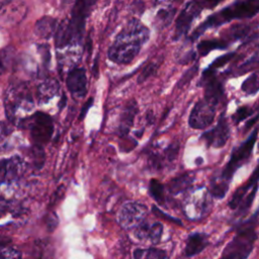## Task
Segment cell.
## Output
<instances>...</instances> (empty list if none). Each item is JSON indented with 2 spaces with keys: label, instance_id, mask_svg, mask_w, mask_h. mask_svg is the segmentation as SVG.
<instances>
[{
  "label": "cell",
  "instance_id": "1",
  "mask_svg": "<svg viewBox=\"0 0 259 259\" xmlns=\"http://www.w3.org/2000/svg\"><path fill=\"white\" fill-rule=\"evenodd\" d=\"M150 31L139 19L130 20L109 50V58L117 64L131 63L149 40Z\"/></svg>",
  "mask_w": 259,
  "mask_h": 259
},
{
  "label": "cell",
  "instance_id": "2",
  "mask_svg": "<svg viewBox=\"0 0 259 259\" xmlns=\"http://www.w3.org/2000/svg\"><path fill=\"white\" fill-rule=\"evenodd\" d=\"M96 1L97 0H75L70 19L63 21L56 31L55 44L58 49L78 45L81 42L86 18Z\"/></svg>",
  "mask_w": 259,
  "mask_h": 259
},
{
  "label": "cell",
  "instance_id": "3",
  "mask_svg": "<svg viewBox=\"0 0 259 259\" xmlns=\"http://www.w3.org/2000/svg\"><path fill=\"white\" fill-rule=\"evenodd\" d=\"M259 13V0H238V1L224 7L220 11L209 16L202 24L192 31L189 37L191 42L198 40L210 28L219 27L235 19L243 20L254 17Z\"/></svg>",
  "mask_w": 259,
  "mask_h": 259
},
{
  "label": "cell",
  "instance_id": "4",
  "mask_svg": "<svg viewBox=\"0 0 259 259\" xmlns=\"http://www.w3.org/2000/svg\"><path fill=\"white\" fill-rule=\"evenodd\" d=\"M259 209L253 217L236 227L237 233L226 245L220 259H247L251 254L254 243L257 240L255 225L257 223Z\"/></svg>",
  "mask_w": 259,
  "mask_h": 259
},
{
  "label": "cell",
  "instance_id": "5",
  "mask_svg": "<svg viewBox=\"0 0 259 259\" xmlns=\"http://www.w3.org/2000/svg\"><path fill=\"white\" fill-rule=\"evenodd\" d=\"M35 103L30 91L24 84H11L4 94V109L6 117L10 122H14L19 112H29Z\"/></svg>",
  "mask_w": 259,
  "mask_h": 259
},
{
  "label": "cell",
  "instance_id": "6",
  "mask_svg": "<svg viewBox=\"0 0 259 259\" xmlns=\"http://www.w3.org/2000/svg\"><path fill=\"white\" fill-rule=\"evenodd\" d=\"M225 0H191L179 13L174 31V40L186 35L193 20L198 18L205 9H213Z\"/></svg>",
  "mask_w": 259,
  "mask_h": 259
},
{
  "label": "cell",
  "instance_id": "7",
  "mask_svg": "<svg viewBox=\"0 0 259 259\" xmlns=\"http://www.w3.org/2000/svg\"><path fill=\"white\" fill-rule=\"evenodd\" d=\"M257 134H258V130L255 129L245 142H243L238 147L234 148L228 163L225 165L220 175L222 179L230 183L236 171L239 168H241L243 165H245L249 161L257 140Z\"/></svg>",
  "mask_w": 259,
  "mask_h": 259
},
{
  "label": "cell",
  "instance_id": "8",
  "mask_svg": "<svg viewBox=\"0 0 259 259\" xmlns=\"http://www.w3.org/2000/svg\"><path fill=\"white\" fill-rule=\"evenodd\" d=\"M19 125L29 130L32 141L37 146L41 147L51 140L54 132L53 119L42 112H38L29 118L21 120Z\"/></svg>",
  "mask_w": 259,
  "mask_h": 259
},
{
  "label": "cell",
  "instance_id": "9",
  "mask_svg": "<svg viewBox=\"0 0 259 259\" xmlns=\"http://www.w3.org/2000/svg\"><path fill=\"white\" fill-rule=\"evenodd\" d=\"M213 197L207 188L193 190L185 201V214L191 219H201L212 210Z\"/></svg>",
  "mask_w": 259,
  "mask_h": 259
},
{
  "label": "cell",
  "instance_id": "10",
  "mask_svg": "<svg viewBox=\"0 0 259 259\" xmlns=\"http://www.w3.org/2000/svg\"><path fill=\"white\" fill-rule=\"evenodd\" d=\"M217 107L207 102L205 99L194 105L188 119V125L191 129L203 130L211 126L215 120Z\"/></svg>",
  "mask_w": 259,
  "mask_h": 259
},
{
  "label": "cell",
  "instance_id": "11",
  "mask_svg": "<svg viewBox=\"0 0 259 259\" xmlns=\"http://www.w3.org/2000/svg\"><path fill=\"white\" fill-rule=\"evenodd\" d=\"M230 139V127L225 114H222L217 125L205 132L201 140L210 148H223Z\"/></svg>",
  "mask_w": 259,
  "mask_h": 259
},
{
  "label": "cell",
  "instance_id": "12",
  "mask_svg": "<svg viewBox=\"0 0 259 259\" xmlns=\"http://www.w3.org/2000/svg\"><path fill=\"white\" fill-rule=\"evenodd\" d=\"M147 208L144 205L138 203H129L126 204L120 214H119V222L121 226L125 229H133L137 228L141 225L147 215Z\"/></svg>",
  "mask_w": 259,
  "mask_h": 259
},
{
  "label": "cell",
  "instance_id": "13",
  "mask_svg": "<svg viewBox=\"0 0 259 259\" xmlns=\"http://www.w3.org/2000/svg\"><path fill=\"white\" fill-rule=\"evenodd\" d=\"M24 170V162L19 156L0 160V183L12 182L19 178Z\"/></svg>",
  "mask_w": 259,
  "mask_h": 259
},
{
  "label": "cell",
  "instance_id": "14",
  "mask_svg": "<svg viewBox=\"0 0 259 259\" xmlns=\"http://www.w3.org/2000/svg\"><path fill=\"white\" fill-rule=\"evenodd\" d=\"M66 85L74 96L83 97L87 91V77L83 68L72 69L66 79Z\"/></svg>",
  "mask_w": 259,
  "mask_h": 259
},
{
  "label": "cell",
  "instance_id": "15",
  "mask_svg": "<svg viewBox=\"0 0 259 259\" xmlns=\"http://www.w3.org/2000/svg\"><path fill=\"white\" fill-rule=\"evenodd\" d=\"M162 233H163V226H162V224L154 223L149 225L148 223L143 222L136 228L135 236L140 241H150L153 244H157L161 240Z\"/></svg>",
  "mask_w": 259,
  "mask_h": 259
},
{
  "label": "cell",
  "instance_id": "16",
  "mask_svg": "<svg viewBox=\"0 0 259 259\" xmlns=\"http://www.w3.org/2000/svg\"><path fill=\"white\" fill-rule=\"evenodd\" d=\"M179 153V144L173 143L164 149L163 153H153L150 157V165L155 169H162L176 160Z\"/></svg>",
  "mask_w": 259,
  "mask_h": 259
},
{
  "label": "cell",
  "instance_id": "17",
  "mask_svg": "<svg viewBox=\"0 0 259 259\" xmlns=\"http://www.w3.org/2000/svg\"><path fill=\"white\" fill-rule=\"evenodd\" d=\"M259 181V163L257 164L256 168L254 169V171L252 172L251 176L249 177L248 181L243 184L242 186H240L233 194V197L231 198L230 202H229V207L232 210H236L240 204L242 203V201L244 200V198L247 196L248 192L256 185L258 184Z\"/></svg>",
  "mask_w": 259,
  "mask_h": 259
},
{
  "label": "cell",
  "instance_id": "18",
  "mask_svg": "<svg viewBox=\"0 0 259 259\" xmlns=\"http://www.w3.org/2000/svg\"><path fill=\"white\" fill-rule=\"evenodd\" d=\"M209 245V239L207 234L192 233L188 236L185 244V255L191 257L201 253Z\"/></svg>",
  "mask_w": 259,
  "mask_h": 259
},
{
  "label": "cell",
  "instance_id": "19",
  "mask_svg": "<svg viewBox=\"0 0 259 259\" xmlns=\"http://www.w3.org/2000/svg\"><path fill=\"white\" fill-rule=\"evenodd\" d=\"M60 88L59 82L54 78H47L37 89V99L40 105L47 104L58 93Z\"/></svg>",
  "mask_w": 259,
  "mask_h": 259
},
{
  "label": "cell",
  "instance_id": "20",
  "mask_svg": "<svg viewBox=\"0 0 259 259\" xmlns=\"http://www.w3.org/2000/svg\"><path fill=\"white\" fill-rule=\"evenodd\" d=\"M137 113H138V107L136 102L135 101L130 102L127 105L121 118V124L119 128V132L121 136H126L129 133L130 130H131Z\"/></svg>",
  "mask_w": 259,
  "mask_h": 259
},
{
  "label": "cell",
  "instance_id": "21",
  "mask_svg": "<svg viewBox=\"0 0 259 259\" xmlns=\"http://www.w3.org/2000/svg\"><path fill=\"white\" fill-rule=\"evenodd\" d=\"M193 182H194V174L191 172L184 173L182 175L173 178L169 182L168 190L173 194V196H176V194H180L189 190Z\"/></svg>",
  "mask_w": 259,
  "mask_h": 259
},
{
  "label": "cell",
  "instance_id": "22",
  "mask_svg": "<svg viewBox=\"0 0 259 259\" xmlns=\"http://www.w3.org/2000/svg\"><path fill=\"white\" fill-rule=\"evenodd\" d=\"M58 27V22L56 18L51 16H45L39 19L36 23L35 32L38 37L42 39H49L54 34H56Z\"/></svg>",
  "mask_w": 259,
  "mask_h": 259
},
{
  "label": "cell",
  "instance_id": "23",
  "mask_svg": "<svg viewBox=\"0 0 259 259\" xmlns=\"http://www.w3.org/2000/svg\"><path fill=\"white\" fill-rule=\"evenodd\" d=\"M229 47V42L224 39L204 40L199 43L197 50L200 56H207L214 50H225Z\"/></svg>",
  "mask_w": 259,
  "mask_h": 259
},
{
  "label": "cell",
  "instance_id": "24",
  "mask_svg": "<svg viewBox=\"0 0 259 259\" xmlns=\"http://www.w3.org/2000/svg\"><path fill=\"white\" fill-rule=\"evenodd\" d=\"M229 184H230L229 182L225 181L220 176L215 177L211 180L209 191L212 194L213 198L223 199L225 198L227 191L229 189Z\"/></svg>",
  "mask_w": 259,
  "mask_h": 259
},
{
  "label": "cell",
  "instance_id": "25",
  "mask_svg": "<svg viewBox=\"0 0 259 259\" xmlns=\"http://www.w3.org/2000/svg\"><path fill=\"white\" fill-rule=\"evenodd\" d=\"M134 259H165L166 252L161 249H136L134 251Z\"/></svg>",
  "mask_w": 259,
  "mask_h": 259
},
{
  "label": "cell",
  "instance_id": "26",
  "mask_svg": "<svg viewBox=\"0 0 259 259\" xmlns=\"http://www.w3.org/2000/svg\"><path fill=\"white\" fill-rule=\"evenodd\" d=\"M241 89L247 95H255L259 91V70L253 72L243 81Z\"/></svg>",
  "mask_w": 259,
  "mask_h": 259
},
{
  "label": "cell",
  "instance_id": "27",
  "mask_svg": "<svg viewBox=\"0 0 259 259\" xmlns=\"http://www.w3.org/2000/svg\"><path fill=\"white\" fill-rule=\"evenodd\" d=\"M175 12H176L175 8H164V9L159 10L155 17L156 26H158L160 28L168 26L171 23L174 15H175Z\"/></svg>",
  "mask_w": 259,
  "mask_h": 259
},
{
  "label": "cell",
  "instance_id": "28",
  "mask_svg": "<svg viewBox=\"0 0 259 259\" xmlns=\"http://www.w3.org/2000/svg\"><path fill=\"white\" fill-rule=\"evenodd\" d=\"M149 191L151 197L160 205H163L165 203V196H164V186L160 181L156 179H152L149 184Z\"/></svg>",
  "mask_w": 259,
  "mask_h": 259
},
{
  "label": "cell",
  "instance_id": "29",
  "mask_svg": "<svg viewBox=\"0 0 259 259\" xmlns=\"http://www.w3.org/2000/svg\"><path fill=\"white\" fill-rule=\"evenodd\" d=\"M34 255L36 259H50L53 255V249L51 244L47 242V240L37 241L35 244Z\"/></svg>",
  "mask_w": 259,
  "mask_h": 259
},
{
  "label": "cell",
  "instance_id": "30",
  "mask_svg": "<svg viewBox=\"0 0 259 259\" xmlns=\"http://www.w3.org/2000/svg\"><path fill=\"white\" fill-rule=\"evenodd\" d=\"M258 190V184H256L249 192L247 196L244 198V200L242 201V203L240 204V206L238 207L237 209V213L240 215V216H244L245 214L248 213V211L250 210L251 206H252V203L255 199V196H256V192Z\"/></svg>",
  "mask_w": 259,
  "mask_h": 259
},
{
  "label": "cell",
  "instance_id": "31",
  "mask_svg": "<svg viewBox=\"0 0 259 259\" xmlns=\"http://www.w3.org/2000/svg\"><path fill=\"white\" fill-rule=\"evenodd\" d=\"M248 31H249V25L237 24L235 26H232L228 30V32H227V38H228V40L230 41H237L247 36Z\"/></svg>",
  "mask_w": 259,
  "mask_h": 259
},
{
  "label": "cell",
  "instance_id": "32",
  "mask_svg": "<svg viewBox=\"0 0 259 259\" xmlns=\"http://www.w3.org/2000/svg\"><path fill=\"white\" fill-rule=\"evenodd\" d=\"M235 55H236V53H235V52H232V53L225 54V55H223V56L217 58L206 70H208V71H210V72H215V73H217V70H218L219 68L224 67L225 65H227V63H229V62L235 57Z\"/></svg>",
  "mask_w": 259,
  "mask_h": 259
},
{
  "label": "cell",
  "instance_id": "33",
  "mask_svg": "<svg viewBox=\"0 0 259 259\" xmlns=\"http://www.w3.org/2000/svg\"><path fill=\"white\" fill-rule=\"evenodd\" d=\"M255 111L249 107H240L237 109V111L235 112V114L232 116V120L236 125H239L240 123H242L243 121L247 120L248 118H251L252 116H254Z\"/></svg>",
  "mask_w": 259,
  "mask_h": 259
},
{
  "label": "cell",
  "instance_id": "34",
  "mask_svg": "<svg viewBox=\"0 0 259 259\" xmlns=\"http://www.w3.org/2000/svg\"><path fill=\"white\" fill-rule=\"evenodd\" d=\"M198 71H199V64L192 65V66L182 75V77L180 78V80L177 83V86L179 88H182L183 86L187 85L192 80V78L197 75Z\"/></svg>",
  "mask_w": 259,
  "mask_h": 259
},
{
  "label": "cell",
  "instance_id": "35",
  "mask_svg": "<svg viewBox=\"0 0 259 259\" xmlns=\"http://www.w3.org/2000/svg\"><path fill=\"white\" fill-rule=\"evenodd\" d=\"M158 69V65L156 63H149L147 66L143 69L142 73L140 74V77L138 79L139 83L145 82L149 77L154 75Z\"/></svg>",
  "mask_w": 259,
  "mask_h": 259
},
{
  "label": "cell",
  "instance_id": "36",
  "mask_svg": "<svg viewBox=\"0 0 259 259\" xmlns=\"http://www.w3.org/2000/svg\"><path fill=\"white\" fill-rule=\"evenodd\" d=\"M32 160H34L36 167L41 168L43 166L45 161V154L41 146H37L32 149Z\"/></svg>",
  "mask_w": 259,
  "mask_h": 259
},
{
  "label": "cell",
  "instance_id": "37",
  "mask_svg": "<svg viewBox=\"0 0 259 259\" xmlns=\"http://www.w3.org/2000/svg\"><path fill=\"white\" fill-rule=\"evenodd\" d=\"M0 259H22L21 254L11 248L0 247Z\"/></svg>",
  "mask_w": 259,
  "mask_h": 259
},
{
  "label": "cell",
  "instance_id": "38",
  "mask_svg": "<svg viewBox=\"0 0 259 259\" xmlns=\"http://www.w3.org/2000/svg\"><path fill=\"white\" fill-rule=\"evenodd\" d=\"M152 211H153V213L155 214V215H157L158 217H161V218H164L165 220H168V221H171V222H173V223H175V224H178V225H182V223L179 221V220H177V219H175V218H173V217H170V216H168V215H166V214H164L163 212L162 211H160L156 206H153V208H152Z\"/></svg>",
  "mask_w": 259,
  "mask_h": 259
},
{
  "label": "cell",
  "instance_id": "39",
  "mask_svg": "<svg viewBox=\"0 0 259 259\" xmlns=\"http://www.w3.org/2000/svg\"><path fill=\"white\" fill-rule=\"evenodd\" d=\"M196 57H197L196 52H194V51H188L179 59L178 62L180 64H182V65H185V64H188V63L196 60Z\"/></svg>",
  "mask_w": 259,
  "mask_h": 259
},
{
  "label": "cell",
  "instance_id": "40",
  "mask_svg": "<svg viewBox=\"0 0 259 259\" xmlns=\"http://www.w3.org/2000/svg\"><path fill=\"white\" fill-rule=\"evenodd\" d=\"M91 105H92V99H90V100L87 102L86 106H84V108L82 109V112H81V115H80V120H82V119L84 118V116L86 115V113H87L88 109L91 107Z\"/></svg>",
  "mask_w": 259,
  "mask_h": 259
},
{
  "label": "cell",
  "instance_id": "41",
  "mask_svg": "<svg viewBox=\"0 0 259 259\" xmlns=\"http://www.w3.org/2000/svg\"><path fill=\"white\" fill-rule=\"evenodd\" d=\"M5 70V65H4V61L3 59L0 58V75H1Z\"/></svg>",
  "mask_w": 259,
  "mask_h": 259
}]
</instances>
